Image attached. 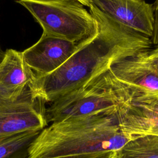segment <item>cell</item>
<instances>
[{"mask_svg": "<svg viewBox=\"0 0 158 158\" xmlns=\"http://www.w3.org/2000/svg\"><path fill=\"white\" fill-rule=\"evenodd\" d=\"M98 25L89 37L78 43L73 54L51 73L36 77L29 85L33 95L44 102L81 86L117 61L152 48L149 38L118 24L90 4Z\"/></svg>", "mask_w": 158, "mask_h": 158, "instance_id": "6da1fadb", "label": "cell"}, {"mask_svg": "<svg viewBox=\"0 0 158 158\" xmlns=\"http://www.w3.org/2000/svg\"><path fill=\"white\" fill-rule=\"evenodd\" d=\"M117 112L52 122L40 131L27 158L73 157L118 150L132 138L120 129Z\"/></svg>", "mask_w": 158, "mask_h": 158, "instance_id": "7a4b0ae2", "label": "cell"}, {"mask_svg": "<svg viewBox=\"0 0 158 158\" xmlns=\"http://www.w3.org/2000/svg\"><path fill=\"white\" fill-rule=\"evenodd\" d=\"M137 90L118 79L108 69L52 101L46 109L47 122H57L118 111Z\"/></svg>", "mask_w": 158, "mask_h": 158, "instance_id": "3957f363", "label": "cell"}, {"mask_svg": "<svg viewBox=\"0 0 158 158\" xmlns=\"http://www.w3.org/2000/svg\"><path fill=\"white\" fill-rule=\"evenodd\" d=\"M40 24L43 33L79 43L96 30L98 23L77 0H17Z\"/></svg>", "mask_w": 158, "mask_h": 158, "instance_id": "277c9868", "label": "cell"}, {"mask_svg": "<svg viewBox=\"0 0 158 158\" xmlns=\"http://www.w3.org/2000/svg\"><path fill=\"white\" fill-rule=\"evenodd\" d=\"M44 103L29 86L15 99L0 94V137L44 129L48 123Z\"/></svg>", "mask_w": 158, "mask_h": 158, "instance_id": "5b68a950", "label": "cell"}, {"mask_svg": "<svg viewBox=\"0 0 158 158\" xmlns=\"http://www.w3.org/2000/svg\"><path fill=\"white\" fill-rule=\"evenodd\" d=\"M117 115L120 129L131 138L158 136V91L138 89Z\"/></svg>", "mask_w": 158, "mask_h": 158, "instance_id": "8992f818", "label": "cell"}, {"mask_svg": "<svg viewBox=\"0 0 158 158\" xmlns=\"http://www.w3.org/2000/svg\"><path fill=\"white\" fill-rule=\"evenodd\" d=\"M90 2L118 24L151 38L153 31V4L144 0H90Z\"/></svg>", "mask_w": 158, "mask_h": 158, "instance_id": "52a82bcc", "label": "cell"}, {"mask_svg": "<svg viewBox=\"0 0 158 158\" xmlns=\"http://www.w3.org/2000/svg\"><path fill=\"white\" fill-rule=\"evenodd\" d=\"M78 43L43 33L40 39L22 52L25 62L40 77L52 73L75 52Z\"/></svg>", "mask_w": 158, "mask_h": 158, "instance_id": "ba28073f", "label": "cell"}, {"mask_svg": "<svg viewBox=\"0 0 158 158\" xmlns=\"http://www.w3.org/2000/svg\"><path fill=\"white\" fill-rule=\"evenodd\" d=\"M146 51L121 59L109 69L118 79L140 91H158V69L147 58Z\"/></svg>", "mask_w": 158, "mask_h": 158, "instance_id": "9c48e42d", "label": "cell"}, {"mask_svg": "<svg viewBox=\"0 0 158 158\" xmlns=\"http://www.w3.org/2000/svg\"><path fill=\"white\" fill-rule=\"evenodd\" d=\"M35 77L34 72L25 62L22 52L6 50L0 62V94L15 99L27 89Z\"/></svg>", "mask_w": 158, "mask_h": 158, "instance_id": "30bf717a", "label": "cell"}, {"mask_svg": "<svg viewBox=\"0 0 158 158\" xmlns=\"http://www.w3.org/2000/svg\"><path fill=\"white\" fill-rule=\"evenodd\" d=\"M115 158H158V136L135 137L116 151Z\"/></svg>", "mask_w": 158, "mask_h": 158, "instance_id": "8fae6325", "label": "cell"}, {"mask_svg": "<svg viewBox=\"0 0 158 158\" xmlns=\"http://www.w3.org/2000/svg\"><path fill=\"white\" fill-rule=\"evenodd\" d=\"M41 130L0 137V158H27L28 149Z\"/></svg>", "mask_w": 158, "mask_h": 158, "instance_id": "7c38bea8", "label": "cell"}, {"mask_svg": "<svg viewBox=\"0 0 158 158\" xmlns=\"http://www.w3.org/2000/svg\"><path fill=\"white\" fill-rule=\"evenodd\" d=\"M154 9V25L152 36L150 38L152 45H158V0L153 4Z\"/></svg>", "mask_w": 158, "mask_h": 158, "instance_id": "4fadbf2b", "label": "cell"}, {"mask_svg": "<svg viewBox=\"0 0 158 158\" xmlns=\"http://www.w3.org/2000/svg\"><path fill=\"white\" fill-rule=\"evenodd\" d=\"M146 55L150 62L158 69V45L147 50Z\"/></svg>", "mask_w": 158, "mask_h": 158, "instance_id": "5bb4252c", "label": "cell"}, {"mask_svg": "<svg viewBox=\"0 0 158 158\" xmlns=\"http://www.w3.org/2000/svg\"><path fill=\"white\" fill-rule=\"evenodd\" d=\"M116 151H107L94 154L87 155L80 157H64V158H115Z\"/></svg>", "mask_w": 158, "mask_h": 158, "instance_id": "9a60e30c", "label": "cell"}, {"mask_svg": "<svg viewBox=\"0 0 158 158\" xmlns=\"http://www.w3.org/2000/svg\"><path fill=\"white\" fill-rule=\"evenodd\" d=\"M78 1H79L81 4H82L83 6H86L88 7H89L90 6V0H77Z\"/></svg>", "mask_w": 158, "mask_h": 158, "instance_id": "2e32d148", "label": "cell"}, {"mask_svg": "<svg viewBox=\"0 0 158 158\" xmlns=\"http://www.w3.org/2000/svg\"><path fill=\"white\" fill-rule=\"evenodd\" d=\"M4 54H2V53H1V52H0V62L1 61V60L2 59V58H3V56H4Z\"/></svg>", "mask_w": 158, "mask_h": 158, "instance_id": "e0dca14e", "label": "cell"}, {"mask_svg": "<svg viewBox=\"0 0 158 158\" xmlns=\"http://www.w3.org/2000/svg\"><path fill=\"white\" fill-rule=\"evenodd\" d=\"M139 1H143V0H139Z\"/></svg>", "mask_w": 158, "mask_h": 158, "instance_id": "ac0fdd59", "label": "cell"}]
</instances>
